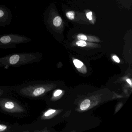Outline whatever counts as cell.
I'll return each mask as SVG.
<instances>
[{"mask_svg":"<svg viewBox=\"0 0 132 132\" xmlns=\"http://www.w3.org/2000/svg\"><path fill=\"white\" fill-rule=\"evenodd\" d=\"M14 104L12 102H8L6 103L5 106L6 108L8 109H12L14 107Z\"/></svg>","mask_w":132,"mask_h":132,"instance_id":"30bf717a","label":"cell"},{"mask_svg":"<svg viewBox=\"0 0 132 132\" xmlns=\"http://www.w3.org/2000/svg\"><path fill=\"white\" fill-rule=\"evenodd\" d=\"M73 62H74L75 66L76 68H81L82 65H83V64L82 63V62L81 61L78 60V59H75L73 61Z\"/></svg>","mask_w":132,"mask_h":132,"instance_id":"9c48e42d","label":"cell"},{"mask_svg":"<svg viewBox=\"0 0 132 132\" xmlns=\"http://www.w3.org/2000/svg\"><path fill=\"white\" fill-rule=\"evenodd\" d=\"M31 39L25 35L14 34L0 35V46H10L16 44L26 43Z\"/></svg>","mask_w":132,"mask_h":132,"instance_id":"6da1fadb","label":"cell"},{"mask_svg":"<svg viewBox=\"0 0 132 132\" xmlns=\"http://www.w3.org/2000/svg\"><path fill=\"white\" fill-rule=\"evenodd\" d=\"M55 112V110H50L47 111V112L45 113V116H48L52 114V113H54Z\"/></svg>","mask_w":132,"mask_h":132,"instance_id":"7c38bea8","label":"cell"},{"mask_svg":"<svg viewBox=\"0 0 132 132\" xmlns=\"http://www.w3.org/2000/svg\"><path fill=\"white\" fill-rule=\"evenodd\" d=\"M45 89L44 88L40 87V88H37L34 90V95L35 96L40 95L44 93Z\"/></svg>","mask_w":132,"mask_h":132,"instance_id":"8992f818","label":"cell"},{"mask_svg":"<svg viewBox=\"0 0 132 132\" xmlns=\"http://www.w3.org/2000/svg\"><path fill=\"white\" fill-rule=\"evenodd\" d=\"M77 39L78 40L87 41L89 42H99L100 40L98 38L93 36H87L83 34H79L77 35Z\"/></svg>","mask_w":132,"mask_h":132,"instance_id":"3957f363","label":"cell"},{"mask_svg":"<svg viewBox=\"0 0 132 132\" xmlns=\"http://www.w3.org/2000/svg\"><path fill=\"white\" fill-rule=\"evenodd\" d=\"M19 59H20V56L18 55H14L10 58V63L11 64H16L19 61Z\"/></svg>","mask_w":132,"mask_h":132,"instance_id":"5b68a950","label":"cell"},{"mask_svg":"<svg viewBox=\"0 0 132 132\" xmlns=\"http://www.w3.org/2000/svg\"><path fill=\"white\" fill-rule=\"evenodd\" d=\"M66 16L69 20H73L75 18V13L73 11H69L67 12Z\"/></svg>","mask_w":132,"mask_h":132,"instance_id":"52a82bcc","label":"cell"},{"mask_svg":"<svg viewBox=\"0 0 132 132\" xmlns=\"http://www.w3.org/2000/svg\"><path fill=\"white\" fill-rule=\"evenodd\" d=\"M12 12L4 5H0V27L8 26L12 21Z\"/></svg>","mask_w":132,"mask_h":132,"instance_id":"7a4b0ae2","label":"cell"},{"mask_svg":"<svg viewBox=\"0 0 132 132\" xmlns=\"http://www.w3.org/2000/svg\"><path fill=\"white\" fill-rule=\"evenodd\" d=\"M127 82L128 83H129V84H130V85H132V83H131V81H130V80L129 79H127Z\"/></svg>","mask_w":132,"mask_h":132,"instance_id":"2e32d148","label":"cell"},{"mask_svg":"<svg viewBox=\"0 0 132 132\" xmlns=\"http://www.w3.org/2000/svg\"><path fill=\"white\" fill-rule=\"evenodd\" d=\"M90 105V101L88 99L85 100L81 103L80 109L81 110H85L87 109Z\"/></svg>","mask_w":132,"mask_h":132,"instance_id":"277c9868","label":"cell"},{"mask_svg":"<svg viewBox=\"0 0 132 132\" xmlns=\"http://www.w3.org/2000/svg\"><path fill=\"white\" fill-rule=\"evenodd\" d=\"M62 93V91L61 90H58L56 91L54 93V96H59V95H61Z\"/></svg>","mask_w":132,"mask_h":132,"instance_id":"4fadbf2b","label":"cell"},{"mask_svg":"<svg viewBox=\"0 0 132 132\" xmlns=\"http://www.w3.org/2000/svg\"><path fill=\"white\" fill-rule=\"evenodd\" d=\"M7 128L6 126L4 125H0V132L4 131Z\"/></svg>","mask_w":132,"mask_h":132,"instance_id":"5bb4252c","label":"cell"},{"mask_svg":"<svg viewBox=\"0 0 132 132\" xmlns=\"http://www.w3.org/2000/svg\"><path fill=\"white\" fill-rule=\"evenodd\" d=\"M87 44H88V42H86V41L82 40H78L76 42V45L79 47H86L87 46Z\"/></svg>","mask_w":132,"mask_h":132,"instance_id":"ba28073f","label":"cell"},{"mask_svg":"<svg viewBox=\"0 0 132 132\" xmlns=\"http://www.w3.org/2000/svg\"><path fill=\"white\" fill-rule=\"evenodd\" d=\"M113 60L116 62H117V63H119L120 60L118 58V57H117L116 55H114L113 57Z\"/></svg>","mask_w":132,"mask_h":132,"instance_id":"9a60e30c","label":"cell"},{"mask_svg":"<svg viewBox=\"0 0 132 132\" xmlns=\"http://www.w3.org/2000/svg\"><path fill=\"white\" fill-rule=\"evenodd\" d=\"M93 13L91 11H89L86 13V16L88 20L90 21V22H93Z\"/></svg>","mask_w":132,"mask_h":132,"instance_id":"8fae6325","label":"cell"}]
</instances>
